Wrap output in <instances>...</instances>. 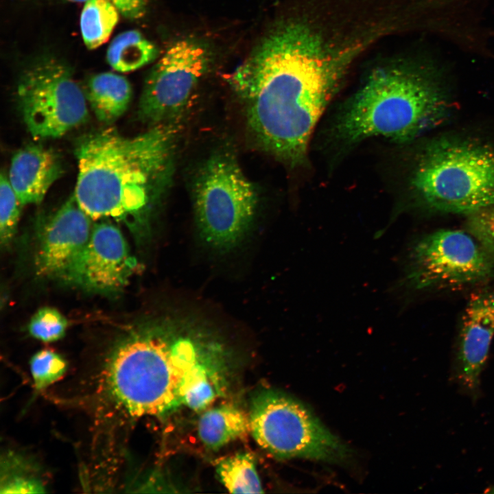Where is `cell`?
<instances>
[{
	"label": "cell",
	"mask_w": 494,
	"mask_h": 494,
	"mask_svg": "<svg viewBox=\"0 0 494 494\" xmlns=\"http://www.w3.org/2000/svg\"><path fill=\"white\" fill-rule=\"evenodd\" d=\"M67 326L65 318L56 309L45 307L38 311L32 317L28 329L35 338L45 342L60 339Z\"/></svg>",
	"instance_id": "7402d4cb"
},
{
	"label": "cell",
	"mask_w": 494,
	"mask_h": 494,
	"mask_svg": "<svg viewBox=\"0 0 494 494\" xmlns=\"http://www.w3.org/2000/svg\"><path fill=\"white\" fill-rule=\"evenodd\" d=\"M416 154L404 185L416 206L467 215L494 204V148L490 145L443 138Z\"/></svg>",
	"instance_id": "277c9868"
},
{
	"label": "cell",
	"mask_w": 494,
	"mask_h": 494,
	"mask_svg": "<svg viewBox=\"0 0 494 494\" xmlns=\"http://www.w3.org/2000/svg\"><path fill=\"white\" fill-rule=\"evenodd\" d=\"M221 483L232 493H262L253 456L248 452L225 458L216 465Z\"/></svg>",
	"instance_id": "ac0fdd59"
},
{
	"label": "cell",
	"mask_w": 494,
	"mask_h": 494,
	"mask_svg": "<svg viewBox=\"0 0 494 494\" xmlns=\"http://www.w3.org/2000/svg\"><path fill=\"white\" fill-rule=\"evenodd\" d=\"M17 102L33 138H59L87 121L86 98L69 68L44 59L28 68L17 85Z\"/></svg>",
	"instance_id": "ba28073f"
},
{
	"label": "cell",
	"mask_w": 494,
	"mask_h": 494,
	"mask_svg": "<svg viewBox=\"0 0 494 494\" xmlns=\"http://www.w3.org/2000/svg\"><path fill=\"white\" fill-rule=\"evenodd\" d=\"M90 217L72 195L45 224L36 258L40 274L72 284L89 243Z\"/></svg>",
	"instance_id": "8fae6325"
},
{
	"label": "cell",
	"mask_w": 494,
	"mask_h": 494,
	"mask_svg": "<svg viewBox=\"0 0 494 494\" xmlns=\"http://www.w3.org/2000/svg\"><path fill=\"white\" fill-rule=\"evenodd\" d=\"M22 205L8 176L2 173L0 179V236L2 244H6L12 237Z\"/></svg>",
	"instance_id": "44dd1931"
},
{
	"label": "cell",
	"mask_w": 494,
	"mask_h": 494,
	"mask_svg": "<svg viewBox=\"0 0 494 494\" xmlns=\"http://www.w3.org/2000/svg\"><path fill=\"white\" fill-rule=\"evenodd\" d=\"M155 45L139 31L129 30L117 35L109 45L106 59L110 67L120 72L137 70L156 58Z\"/></svg>",
	"instance_id": "2e32d148"
},
{
	"label": "cell",
	"mask_w": 494,
	"mask_h": 494,
	"mask_svg": "<svg viewBox=\"0 0 494 494\" xmlns=\"http://www.w3.org/2000/svg\"><path fill=\"white\" fill-rule=\"evenodd\" d=\"M136 266L119 229L110 223H97L92 228L72 284L98 292H115L126 285Z\"/></svg>",
	"instance_id": "7c38bea8"
},
{
	"label": "cell",
	"mask_w": 494,
	"mask_h": 494,
	"mask_svg": "<svg viewBox=\"0 0 494 494\" xmlns=\"http://www.w3.org/2000/svg\"><path fill=\"white\" fill-rule=\"evenodd\" d=\"M449 105L434 64L396 60L374 69L337 105L317 134L316 148L334 165L370 139L408 144L443 121Z\"/></svg>",
	"instance_id": "7a4b0ae2"
},
{
	"label": "cell",
	"mask_w": 494,
	"mask_h": 494,
	"mask_svg": "<svg viewBox=\"0 0 494 494\" xmlns=\"http://www.w3.org/2000/svg\"><path fill=\"white\" fill-rule=\"evenodd\" d=\"M250 431L249 415L230 405L205 411L198 421V436L209 449L217 450Z\"/></svg>",
	"instance_id": "9a60e30c"
},
{
	"label": "cell",
	"mask_w": 494,
	"mask_h": 494,
	"mask_svg": "<svg viewBox=\"0 0 494 494\" xmlns=\"http://www.w3.org/2000/svg\"><path fill=\"white\" fill-rule=\"evenodd\" d=\"M84 93L97 119L106 124H113L124 114L132 94L126 78L110 72L91 77Z\"/></svg>",
	"instance_id": "5bb4252c"
},
{
	"label": "cell",
	"mask_w": 494,
	"mask_h": 494,
	"mask_svg": "<svg viewBox=\"0 0 494 494\" xmlns=\"http://www.w3.org/2000/svg\"><path fill=\"white\" fill-rule=\"evenodd\" d=\"M494 274V259L469 232L443 229L412 243L399 286L417 290L460 287Z\"/></svg>",
	"instance_id": "52a82bcc"
},
{
	"label": "cell",
	"mask_w": 494,
	"mask_h": 494,
	"mask_svg": "<svg viewBox=\"0 0 494 494\" xmlns=\"http://www.w3.org/2000/svg\"><path fill=\"white\" fill-rule=\"evenodd\" d=\"M484 493H494V485L486 488Z\"/></svg>",
	"instance_id": "d4e9b609"
},
{
	"label": "cell",
	"mask_w": 494,
	"mask_h": 494,
	"mask_svg": "<svg viewBox=\"0 0 494 494\" xmlns=\"http://www.w3.org/2000/svg\"><path fill=\"white\" fill-rule=\"evenodd\" d=\"M71 1H86L87 0H68ZM126 18L131 20L142 17L146 10L148 0H109Z\"/></svg>",
	"instance_id": "cb8c5ba5"
},
{
	"label": "cell",
	"mask_w": 494,
	"mask_h": 494,
	"mask_svg": "<svg viewBox=\"0 0 494 494\" xmlns=\"http://www.w3.org/2000/svg\"><path fill=\"white\" fill-rule=\"evenodd\" d=\"M226 354L220 338L191 318L139 324L115 342L98 368L101 412L125 419L163 416L200 384L221 379Z\"/></svg>",
	"instance_id": "6da1fadb"
},
{
	"label": "cell",
	"mask_w": 494,
	"mask_h": 494,
	"mask_svg": "<svg viewBox=\"0 0 494 494\" xmlns=\"http://www.w3.org/2000/svg\"><path fill=\"white\" fill-rule=\"evenodd\" d=\"M493 336L494 290L484 288L469 298L451 368V380L473 401L481 395V375Z\"/></svg>",
	"instance_id": "30bf717a"
},
{
	"label": "cell",
	"mask_w": 494,
	"mask_h": 494,
	"mask_svg": "<svg viewBox=\"0 0 494 494\" xmlns=\"http://www.w3.org/2000/svg\"><path fill=\"white\" fill-rule=\"evenodd\" d=\"M467 216V231L494 259V204Z\"/></svg>",
	"instance_id": "603a6c76"
},
{
	"label": "cell",
	"mask_w": 494,
	"mask_h": 494,
	"mask_svg": "<svg viewBox=\"0 0 494 494\" xmlns=\"http://www.w3.org/2000/svg\"><path fill=\"white\" fill-rule=\"evenodd\" d=\"M177 132L173 121L132 137L106 129L82 138L73 193L81 209L93 220L148 221L172 181Z\"/></svg>",
	"instance_id": "3957f363"
},
{
	"label": "cell",
	"mask_w": 494,
	"mask_h": 494,
	"mask_svg": "<svg viewBox=\"0 0 494 494\" xmlns=\"http://www.w3.org/2000/svg\"><path fill=\"white\" fill-rule=\"evenodd\" d=\"M119 10L109 0H87L80 16L83 41L89 49L105 43L119 20Z\"/></svg>",
	"instance_id": "e0dca14e"
},
{
	"label": "cell",
	"mask_w": 494,
	"mask_h": 494,
	"mask_svg": "<svg viewBox=\"0 0 494 494\" xmlns=\"http://www.w3.org/2000/svg\"><path fill=\"white\" fill-rule=\"evenodd\" d=\"M63 172L58 155L40 145H30L12 158L10 183L21 204H38Z\"/></svg>",
	"instance_id": "4fadbf2b"
},
{
	"label": "cell",
	"mask_w": 494,
	"mask_h": 494,
	"mask_svg": "<svg viewBox=\"0 0 494 494\" xmlns=\"http://www.w3.org/2000/svg\"><path fill=\"white\" fill-rule=\"evenodd\" d=\"M250 432L257 444L280 458H307L337 461L348 449L301 403L267 390L252 400Z\"/></svg>",
	"instance_id": "8992f818"
},
{
	"label": "cell",
	"mask_w": 494,
	"mask_h": 494,
	"mask_svg": "<svg viewBox=\"0 0 494 494\" xmlns=\"http://www.w3.org/2000/svg\"><path fill=\"white\" fill-rule=\"evenodd\" d=\"M210 61V51L202 43L192 38L173 43L145 81L139 104L141 119L152 126L174 121Z\"/></svg>",
	"instance_id": "9c48e42d"
},
{
	"label": "cell",
	"mask_w": 494,
	"mask_h": 494,
	"mask_svg": "<svg viewBox=\"0 0 494 494\" xmlns=\"http://www.w3.org/2000/svg\"><path fill=\"white\" fill-rule=\"evenodd\" d=\"M34 389L40 391L60 379L66 373L65 360L51 349L36 352L30 362Z\"/></svg>",
	"instance_id": "ffe728a7"
},
{
	"label": "cell",
	"mask_w": 494,
	"mask_h": 494,
	"mask_svg": "<svg viewBox=\"0 0 494 494\" xmlns=\"http://www.w3.org/2000/svg\"><path fill=\"white\" fill-rule=\"evenodd\" d=\"M27 460L10 454L1 467V493H40L45 484Z\"/></svg>",
	"instance_id": "d6986e66"
},
{
	"label": "cell",
	"mask_w": 494,
	"mask_h": 494,
	"mask_svg": "<svg viewBox=\"0 0 494 494\" xmlns=\"http://www.w3.org/2000/svg\"><path fill=\"white\" fill-rule=\"evenodd\" d=\"M193 201L202 239L209 247L226 252L240 243L251 226L257 193L235 156L220 151L199 169Z\"/></svg>",
	"instance_id": "5b68a950"
}]
</instances>
